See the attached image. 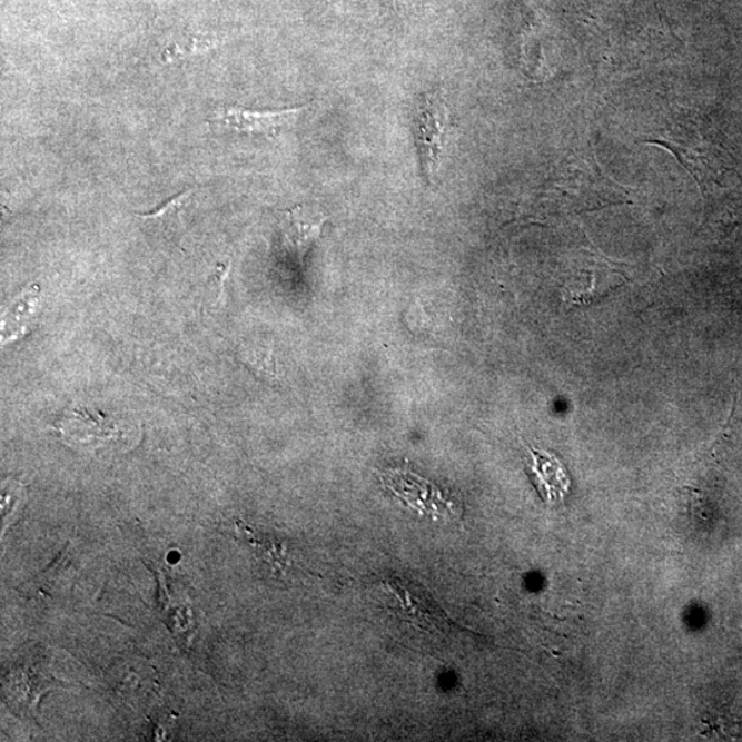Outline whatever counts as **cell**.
I'll return each instance as SVG.
<instances>
[{
  "label": "cell",
  "mask_w": 742,
  "mask_h": 742,
  "mask_svg": "<svg viewBox=\"0 0 742 742\" xmlns=\"http://www.w3.org/2000/svg\"><path fill=\"white\" fill-rule=\"evenodd\" d=\"M418 130L424 172L432 179L439 172L449 136V112L441 91L426 93L419 103Z\"/></svg>",
  "instance_id": "6da1fadb"
},
{
  "label": "cell",
  "mask_w": 742,
  "mask_h": 742,
  "mask_svg": "<svg viewBox=\"0 0 742 742\" xmlns=\"http://www.w3.org/2000/svg\"><path fill=\"white\" fill-rule=\"evenodd\" d=\"M303 112L304 108L255 112V110L229 107L216 110L212 121L238 132L276 137L286 128L295 126Z\"/></svg>",
  "instance_id": "7a4b0ae2"
},
{
  "label": "cell",
  "mask_w": 742,
  "mask_h": 742,
  "mask_svg": "<svg viewBox=\"0 0 742 742\" xmlns=\"http://www.w3.org/2000/svg\"><path fill=\"white\" fill-rule=\"evenodd\" d=\"M528 475L537 494L547 505L563 504L570 494L571 478L556 455L540 448H530Z\"/></svg>",
  "instance_id": "3957f363"
},
{
  "label": "cell",
  "mask_w": 742,
  "mask_h": 742,
  "mask_svg": "<svg viewBox=\"0 0 742 742\" xmlns=\"http://www.w3.org/2000/svg\"><path fill=\"white\" fill-rule=\"evenodd\" d=\"M60 429L63 435L70 436V439L86 443L107 441L108 437L115 435L116 425L107 417V414L70 407L61 421Z\"/></svg>",
  "instance_id": "277c9868"
},
{
  "label": "cell",
  "mask_w": 742,
  "mask_h": 742,
  "mask_svg": "<svg viewBox=\"0 0 742 742\" xmlns=\"http://www.w3.org/2000/svg\"><path fill=\"white\" fill-rule=\"evenodd\" d=\"M385 483L390 489L395 491L397 496L405 499L407 504L414 507H428L431 511H437L439 504H444L442 495L437 488L416 475H406L405 472H389L385 477Z\"/></svg>",
  "instance_id": "5b68a950"
},
{
  "label": "cell",
  "mask_w": 742,
  "mask_h": 742,
  "mask_svg": "<svg viewBox=\"0 0 742 742\" xmlns=\"http://www.w3.org/2000/svg\"><path fill=\"white\" fill-rule=\"evenodd\" d=\"M319 230L320 224L304 219L301 208L289 210L280 229V248L290 257L301 259L317 239Z\"/></svg>",
  "instance_id": "8992f818"
},
{
  "label": "cell",
  "mask_w": 742,
  "mask_h": 742,
  "mask_svg": "<svg viewBox=\"0 0 742 742\" xmlns=\"http://www.w3.org/2000/svg\"><path fill=\"white\" fill-rule=\"evenodd\" d=\"M192 192H195L192 189L180 192L177 197L164 202L154 212L139 214V219L166 236H177L182 233V216L186 207L189 206Z\"/></svg>",
  "instance_id": "52a82bcc"
},
{
  "label": "cell",
  "mask_w": 742,
  "mask_h": 742,
  "mask_svg": "<svg viewBox=\"0 0 742 742\" xmlns=\"http://www.w3.org/2000/svg\"><path fill=\"white\" fill-rule=\"evenodd\" d=\"M34 303L37 301H34L32 296H26L22 297L19 304H16V307L9 313L6 325H3V327L8 326V333L10 329H13L14 326L20 325L21 323H27V320L31 318L29 315H31L32 304Z\"/></svg>",
  "instance_id": "ba28073f"
}]
</instances>
